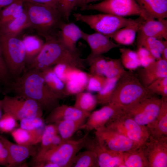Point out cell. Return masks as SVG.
Instances as JSON below:
<instances>
[{
    "label": "cell",
    "instance_id": "obj_1",
    "mask_svg": "<svg viewBox=\"0 0 167 167\" xmlns=\"http://www.w3.org/2000/svg\"><path fill=\"white\" fill-rule=\"evenodd\" d=\"M11 92L35 101L43 111L49 113L60 105L61 99L49 88L41 71L37 69H26L13 80L9 92Z\"/></svg>",
    "mask_w": 167,
    "mask_h": 167
},
{
    "label": "cell",
    "instance_id": "obj_2",
    "mask_svg": "<svg viewBox=\"0 0 167 167\" xmlns=\"http://www.w3.org/2000/svg\"><path fill=\"white\" fill-rule=\"evenodd\" d=\"M45 42L41 50L26 69L43 70L60 63L70 65L82 69L85 68L84 60L77 52L67 49L58 36L51 34L45 37Z\"/></svg>",
    "mask_w": 167,
    "mask_h": 167
},
{
    "label": "cell",
    "instance_id": "obj_3",
    "mask_svg": "<svg viewBox=\"0 0 167 167\" xmlns=\"http://www.w3.org/2000/svg\"><path fill=\"white\" fill-rule=\"evenodd\" d=\"M132 71H125L118 80L108 104L125 112L140 101L153 96Z\"/></svg>",
    "mask_w": 167,
    "mask_h": 167
},
{
    "label": "cell",
    "instance_id": "obj_4",
    "mask_svg": "<svg viewBox=\"0 0 167 167\" xmlns=\"http://www.w3.org/2000/svg\"><path fill=\"white\" fill-rule=\"evenodd\" d=\"M24 9L29 18L31 27L45 37L59 28L62 22L61 16L54 6L24 2Z\"/></svg>",
    "mask_w": 167,
    "mask_h": 167
},
{
    "label": "cell",
    "instance_id": "obj_5",
    "mask_svg": "<svg viewBox=\"0 0 167 167\" xmlns=\"http://www.w3.org/2000/svg\"><path fill=\"white\" fill-rule=\"evenodd\" d=\"M0 45L4 60L14 80L26 70L25 51L23 42L17 37L0 33Z\"/></svg>",
    "mask_w": 167,
    "mask_h": 167
},
{
    "label": "cell",
    "instance_id": "obj_6",
    "mask_svg": "<svg viewBox=\"0 0 167 167\" xmlns=\"http://www.w3.org/2000/svg\"><path fill=\"white\" fill-rule=\"evenodd\" d=\"M88 133L78 140L71 139L62 141L58 145L48 150L40 159L34 162V165L49 161L59 167H71L77 154L84 148L85 138Z\"/></svg>",
    "mask_w": 167,
    "mask_h": 167
},
{
    "label": "cell",
    "instance_id": "obj_7",
    "mask_svg": "<svg viewBox=\"0 0 167 167\" xmlns=\"http://www.w3.org/2000/svg\"><path fill=\"white\" fill-rule=\"evenodd\" d=\"M73 16L77 21L85 23L96 32L109 37L133 19L105 13L89 15L75 13Z\"/></svg>",
    "mask_w": 167,
    "mask_h": 167
},
{
    "label": "cell",
    "instance_id": "obj_8",
    "mask_svg": "<svg viewBox=\"0 0 167 167\" xmlns=\"http://www.w3.org/2000/svg\"><path fill=\"white\" fill-rule=\"evenodd\" d=\"M3 113L12 115L17 121L42 117L43 110L35 101L20 95H6L1 100Z\"/></svg>",
    "mask_w": 167,
    "mask_h": 167
},
{
    "label": "cell",
    "instance_id": "obj_9",
    "mask_svg": "<svg viewBox=\"0 0 167 167\" xmlns=\"http://www.w3.org/2000/svg\"><path fill=\"white\" fill-rule=\"evenodd\" d=\"M80 9L96 10L122 17L138 15L143 17L142 11L136 0H103L84 6Z\"/></svg>",
    "mask_w": 167,
    "mask_h": 167
},
{
    "label": "cell",
    "instance_id": "obj_10",
    "mask_svg": "<svg viewBox=\"0 0 167 167\" xmlns=\"http://www.w3.org/2000/svg\"><path fill=\"white\" fill-rule=\"evenodd\" d=\"M105 126L142 146L148 139L147 127L140 125L125 113L107 123Z\"/></svg>",
    "mask_w": 167,
    "mask_h": 167
},
{
    "label": "cell",
    "instance_id": "obj_11",
    "mask_svg": "<svg viewBox=\"0 0 167 167\" xmlns=\"http://www.w3.org/2000/svg\"><path fill=\"white\" fill-rule=\"evenodd\" d=\"M162 101L161 98L152 96L140 101L125 113L139 124L147 127L157 116Z\"/></svg>",
    "mask_w": 167,
    "mask_h": 167
},
{
    "label": "cell",
    "instance_id": "obj_12",
    "mask_svg": "<svg viewBox=\"0 0 167 167\" xmlns=\"http://www.w3.org/2000/svg\"><path fill=\"white\" fill-rule=\"evenodd\" d=\"M95 136L106 148L113 152L122 153L142 146L105 126L96 130Z\"/></svg>",
    "mask_w": 167,
    "mask_h": 167
},
{
    "label": "cell",
    "instance_id": "obj_13",
    "mask_svg": "<svg viewBox=\"0 0 167 167\" xmlns=\"http://www.w3.org/2000/svg\"><path fill=\"white\" fill-rule=\"evenodd\" d=\"M84 148L93 152L96 154L99 167H125L122 153L108 150L95 137L87 134Z\"/></svg>",
    "mask_w": 167,
    "mask_h": 167
},
{
    "label": "cell",
    "instance_id": "obj_14",
    "mask_svg": "<svg viewBox=\"0 0 167 167\" xmlns=\"http://www.w3.org/2000/svg\"><path fill=\"white\" fill-rule=\"evenodd\" d=\"M142 147L149 167H167V136H150Z\"/></svg>",
    "mask_w": 167,
    "mask_h": 167
},
{
    "label": "cell",
    "instance_id": "obj_15",
    "mask_svg": "<svg viewBox=\"0 0 167 167\" xmlns=\"http://www.w3.org/2000/svg\"><path fill=\"white\" fill-rule=\"evenodd\" d=\"M125 113L120 108L110 104L90 113L82 129L88 131H95L105 126Z\"/></svg>",
    "mask_w": 167,
    "mask_h": 167
},
{
    "label": "cell",
    "instance_id": "obj_16",
    "mask_svg": "<svg viewBox=\"0 0 167 167\" xmlns=\"http://www.w3.org/2000/svg\"><path fill=\"white\" fill-rule=\"evenodd\" d=\"M110 38L99 32L88 34L83 31L81 38L87 43L91 49V53L85 60L102 55L113 49L120 46V45L114 42Z\"/></svg>",
    "mask_w": 167,
    "mask_h": 167
},
{
    "label": "cell",
    "instance_id": "obj_17",
    "mask_svg": "<svg viewBox=\"0 0 167 167\" xmlns=\"http://www.w3.org/2000/svg\"><path fill=\"white\" fill-rule=\"evenodd\" d=\"M148 37L167 41V19H144L137 33V43Z\"/></svg>",
    "mask_w": 167,
    "mask_h": 167
},
{
    "label": "cell",
    "instance_id": "obj_18",
    "mask_svg": "<svg viewBox=\"0 0 167 167\" xmlns=\"http://www.w3.org/2000/svg\"><path fill=\"white\" fill-rule=\"evenodd\" d=\"M0 139L6 147L9 154L7 167L22 166L30 156H35L37 152L33 146H25L15 144L0 135Z\"/></svg>",
    "mask_w": 167,
    "mask_h": 167
},
{
    "label": "cell",
    "instance_id": "obj_19",
    "mask_svg": "<svg viewBox=\"0 0 167 167\" xmlns=\"http://www.w3.org/2000/svg\"><path fill=\"white\" fill-rule=\"evenodd\" d=\"M90 113L81 111L74 106L60 105L49 113L45 122L49 124L64 120H86Z\"/></svg>",
    "mask_w": 167,
    "mask_h": 167
},
{
    "label": "cell",
    "instance_id": "obj_20",
    "mask_svg": "<svg viewBox=\"0 0 167 167\" xmlns=\"http://www.w3.org/2000/svg\"><path fill=\"white\" fill-rule=\"evenodd\" d=\"M139 79L147 88L159 78L167 76V61L160 59L156 60L138 71Z\"/></svg>",
    "mask_w": 167,
    "mask_h": 167
},
{
    "label": "cell",
    "instance_id": "obj_21",
    "mask_svg": "<svg viewBox=\"0 0 167 167\" xmlns=\"http://www.w3.org/2000/svg\"><path fill=\"white\" fill-rule=\"evenodd\" d=\"M143 12L144 19H166L167 0H136Z\"/></svg>",
    "mask_w": 167,
    "mask_h": 167
},
{
    "label": "cell",
    "instance_id": "obj_22",
    "mask_svg": "<svg viewBox=\"0 0 167 167\" xmlns=\"http://www.w3.org/2000/svg\"><path fill=\"white\" fill-rule=\"evenodd\" d=\"M59 28L60 31L58 36L63 45L74 52H77L76 43L82 38L83 31L74 23L62 22Z\"/></svg>",
    "mask_w": 167,
    "mask_h": 167
},
{
    "label": "cell",
    "instance_id": "obj_23",
    "mask_svg": "<svg viewBox=\"0 0 167 167\" xmlns=\"http://www.w3.org/2000/svg\"><path fill=\"white\" fill-rule=\"evenodd\" d=\"M144 19L141 16L133 19L129 24L117 30L109 37L119 45H132L136 39L140 25Z\"/></svg>",
    "mask_w": 167,
    "mask_h": 167
},
{
    "label": "cell",
    "instance_id": "obj_24",
    "mask_svg": "<svg viewBox=\"0 0 167 167\" xmlns=\"http://www.w3.org/2000/svg\"><path fill=\"white\" fill-rule=\"evenodd\" d=\"M88 79V73L75 67L65 83L67 96L76 95L86 90Z\"/></svg>",
    "mask_w": 167,
    "mask_h": 167
},
{
    "label": "cell",
    "instance_id": "obj_25",
    "mask_svg": "<svg viewBox=\"0 0 167 167\" xmlns=\"http://www.w3.org/2000/svg\"><path fill=\"white\" fill-rule=\"evenodd\" d=\"M147 127L149 131L150 136L152 138H156L167 136V100L162 99L157 116Z\"/></svg>",
    "mask_w": 167,
    "mask_h": 167
},
{
    "label": "cell",
    "instance_id": "obj_26",
    "mask_svg": "<svg viewBox=\"0 0 167 167\" xmlns=\"http://www.w3.org/2000/svg\"><path fill=\"white\" fill-rule=\"evenodd\" d=\"M44 128L28 130L19 127L15 129L11 133L17 144L25 146H33L41 142Z\"/></svg>",
    "mask_w": 167,
    "mask_h": 167
},
{
    "label": "cell",
    "instance_id": "obj_27",
    "mask_svg": "<svg viewBox=\"0 0 167 167\" xmlns=\"http://www.w3.org/2000/svg\"><path fill=\"white\" fill-rule=\"evenodd\" d=\"M31 27V24L26 11L18 17L0 27V33L9 36L17 37L24 29Z\"/></svg>",
    "mask_w": 167,
    "mask_h": 167
},
{
    "label": "cell",
    "instance_id": "obj_28",
    "mask_svg": "<svg viewBox=\"0 0 167 167\" xmlns=\"http://www.w3.org/2000/svg\"><path fill=\"white\" fill-rule=\"evenodd\" d=\"M41 71L46 84L53 92L61 100L67 96L65 84L56 75L53 66L46 68Z\"/></svg>",
    "mask_w": 167,
    "mask_h": 167
},
{
    "label": "cell",
    "instance_id": "obj_29",
    "mask_svg": "<svg viewBox=\"0 0 167 167\" xmlns=\"http://www.w3.org/2000/svg\"><path fill=\"white\" fill-rule=\"evenodd\" d=\"M58 134L57 128L54 123L47 124L45 126L40 142V147L33 158L34 162L42 157L51 148L54 138Z\"/></svg>",
    "mask_w": 167,
    "mask_h": 167
},
{
    "label": "cell",
    "instance_id": "obj_30",
    "mask_svg": "<svg viewBox=\"0 0 167 167\" xmlns=\"http://www.w3.org/2000/svg\"><path fill=\"white\" fill-rule=\"evenodd\" d=\"M125 167H149L142 146L122 153Z\"/></svg>",
    "mask_w": 167,
    "mask_h": 167
},
{
    "label": "cell",
    "instance_id": "obj_31",
    "mask_svg": "<svg viewBox=\"0 0 167 167\" xmlns=\"http://www.w3.org/2000/svg\"><path fill=\"white\" fill-rule=\"evenodd\" d=\"M86 120L61 121L54 123L58 134L63 141L71 139L73 135L82 128Z\"/></svg>",
    "mask_w": 167,
    "mask_h": 167
},
{
    "label": "cell",
    "instance_id": "obj_32",
    "mask_svg": "<svg viewBox=\"0 0 167 167\" xmlns=\"http://www.w3.org/2000/svg\"><path fill=\"white\" fill-rule=\"evenodd\" d=\"M22 40L25 51L26 66L28 67L39 53L44 43L34 36H26Z\"/></svg>",
    "mask_w": 167,
    "mask_h": 167
},
{
    "label": "cell",
    "instance_id": "obj_33",
    "mask_svg": "<svg viewBox=\"0 0 167 167\" xmlns=\"http://www.w3.org/2000/svg\"><path fill=\"white\" fill-rule=\"evenodd\" d=\"M24 0H15L0 12V27L19 16L24 11Z\"/></svg>",
    "mask_w": 167,
    "mask_h": 167
},
{
    "label": "cell",
    "instance_id": "obj_34",
    "mask_svg": "<svg viewBox=\"0 0 167 167\" xmlns=\"http://www.w3.org/2000/svg\"><path fill=\"white\" fill-rule=\"evenodd\" d=\"M75 95L73 106L84 112L90 113L97 104L96 95L91 92L83 91Z\"/></svg>",
    "mask_w": 167,
    "mask_h": 167
},
{
    "label": "cell",
    "instance_id": "obj_35",
    "mask_svg": "<svg viewBox=\"0 0 167 167\" xmlns=\"http://www.w3.org/2000/svg\"><path fill=\"white\" fill-rule=\"evenodd\" d=\"M138 46H142L148 50L156 60L161 59V53L167 46V41L154 37L146 38L137 43Z\"/></svg>",
    "mask_w": 167,
    "mask_h": 167
},
{
    "label": "cell",
    "instance_id": "obj_36",
    "mask_svg": "<svg viewBox=\"0 0 167 167\" xmlns=\"http://www.w3.org/2000/svg\"><path fill=\"white\" fill-rule=\"evenodd\" d=\"M72 167H99L98 160L93 151L86 149L79 152L74 161Z\"/></svg>",
    "mask_w": 167,
    "mask_h": 167
},
{
    "label": "cell",
    "instance_id": "obj_37",
    "mask_svg": "<svg viewBox=\"0 0 167 167\" xmlns=\"http://www.w3.org/2000/svg\"><path fill=\"white\" fill-rule=\"evenodd\" d=\"M120 77L106 78L103 87L96 95L97 104L104 105L108 104L117 82Z\"/></svg>",
    "mask_w": 167,
    "mask_h": 167
},
{
    "label": "cell",
    "instance_id": "obj_38",
    "mask_svg": "<svg viewBox=\"0 0 167 167\" xmlns=\"http://www.w3.org/2000/svg\"><path fill=\"white\" fill-rule=\"evenodd\" d=\"M119 51L120 61L124 67L132 71L140 66L136 51L126 48H120Z\"/></svg>",
    "mask_w": 167,
    "mask_h": 167
},
{
    "label": "cell",
    "instance_id": "obj_39",
    "mask_svg": "<svg viewBox=\"0 0 167 167\" xmlns=\"http://www.w3.org/2000/svg\"><path fill=\"white\" fill-rule=\"evenodd\" d=\"M125 71L120 59H112L108 57L103 75L109 78L120 77Z\"/></svg>",
    "mask_w": 167,
    "mask_h": 167
},
{
    "label": "cell",
    "instance_id": "obj_40",
    "mask_svg": "<svg viewBox=\"0 0 167 167\" xmlns=\"http://www.w3.org/2000/svg\"><path fill=\"white\" fill-rule=\"evenodd\" d=\"M12 81L4 60L0 45V83L2 89L3 87L4 93L9 92Z\"/></svg>",
    "mask_w": 167,
    "mask_h": 167
},
{
    "label": "cell",
    "instance_id": "obj_41",
    "mask_svg": "<svg viewBox=\"0 0 167 167\" xmlns=\"http://www.w3.org/2000/svg\"><path fill=\"white\" fill-rule=\"evenodd\" d=\"M146 88L152 94L159 95L162 99L167 100V76L158 79Z\"/></svg>",
    "mask_w": 167,
    "mask_h": 167
},
{
    "label": "cell",
    "instance_id": "obj_42",
    "mask_svg": "<svg viewBox=\"0 0 167 167\" xmlns=\"http://www.w3.org/2000/svg\"><path fill=\"white\" fill-rule=\"evenodd\" d=\"M77 0H56V7L61 17L69 20L74 9L76 7Z\"/></svg>",
    "mask_w": 167,
    "mask_h": 167
},
{
    "label": "cell",
    "instance_id": "obj_43",
    "mask_svg": "<svg viewBox=\"0 0 167 167\" xmlns=\"http://www.w3.org/2000/svg\"><path fill=\"white\" fill-rule=\"evenodd\" d=\"M106 78L103 75L88 73L86 90L90 92H99L104 86Z\"/></svg>",
    "mask_w": 167,
    "mask_h": 167
},
{
    "label": "cell",
    "instance_id": "obj_44",
    "mask_svg": "<svg viewBox=\"0 0 167 167\" xmlns=\"http://www.w3.org/2000/svg\"><path fill=\"white\" fill-rule=\"evenodd\" d=\"M108 57L102 55L94 57L86 61L89 66V73L103 75L105 67Z\"/></svg>",
    "mask_w": 167,
    "mask_h": 167
},
{
    "label": "cell",
    "instance_id": "obj_45",
    "mask_svg": "<svg viewBox=\"0 0 167 167\" xmlns=\"http://www.w3.org/2000/svg\"><path fill=\"white\" fill-rule=\"evenodd\" d=\"M17 121L11 114L3 113L0 119V131L2 133H11L19 126Z\"/></svg>",
    "mask_w": 167,
    "mask_h": 167
},
{
    "label": "cell",
    "instance_id": "obj_46",
    "mask_svg": "<svg viewBox=\"0 0 167 167\" xmlns=\"http://www.w3.org/2000/svg\"><path fill=\"white\" fill-rule=\"evenodd\" d=\"M20 121V127L28 130L44 128L45 120L42 117H36L23 119Z\"/></svg>",
    "mask_w": 167,
    "mask_h": 167
},
{
    "label": "cell",
    "instance_id": "obj_47",
    "mask_svg": "<svg viewBox=\"0 0 167 167\" xmlns=\"http://www.w3.org/2000/svg\"><path fill=\"white\" fill-rule=\"evenodd\" d=\"M75 67H77L65 63L58 64L53 66V70L56 75L64 83Z\"/></svg>",
    "mask_w": 167,
    "mask_h": 167
},
{
    "label": "cell",
    "instance_id": "obj_48",
    "mask_svg": "<svg viewBox=\"0 0 167 167\" xmlns=\"http://www.w3.org/2000/svg\"><path fill=\"white\" fill-rule=\"evenodd\" d=\"M140 66L145 67L155 61L156 59L152 54L144 47L138 46L136 51Z\"/></svg>",
    "mask_w": 167,
    "mask_h": 167
},
{
    "label": "cell",
    "instance_id": "obj_49",
    "mask_svg": "<svg viewBox=\"0 0 167 167\" xmlns=\"http://www.w3.org/2000/svg\"><path fill=\"white\" fill-rule=\"evenodd\" d=\"M9 154L7 149L0 139V165L7 166Z\"/></svg>",
    "mask_w": 167,
    "mask_h": 167
},
{
    "label": "cell",
    "instance_id": "obj_50",
    "mask_svg": "<svg viewBox=\"0 0 167 167\" xmlns=\"http://www.w3.org/2000/svg\"><path fill=\"white\" fill-rule=\"evenodd\" d=\"M24 2L45 4L55 6L56 7V0H24Z\"/></svg>",
    "mask_w": 167,
    "mask_h": 167
},
{
    "label": "cell",
    "instance_id": "obj_51",
    "mask_svg": "<svg viewBox=\"0 0 167 167\" xmlns=\"http://www.w3.org/2000/svg\"><path fill=\"white\" fill-rule=\"evenodd\" d=\"M103 0H77L76 7H81L84 6L89 4L90 3L96 1Z\"/></svg>",
    "mask_w": 167,
    "mask_h": 167
},
{
    "label": "cell",
    "instance_id": "obj_52",
    "mask_svg": "<svg viewBox=\"0 0 167 167\" xmlns=\"http://www.w3.org/2000/svg\"><path fill=\"white\" fill-rule=\"evenodd\" d=\"M15 0H0V12L4 7L9 5Z\"/></svg>",
    "mask_w": 167,
    "mask_h": 167
},
{
    "label": "cell",
    "instance_id": "obj_53",
    "mask_svg": "<svg viewBox=\"0 0 167 167\" xmlns=\"http://www.w3.org/2000/svg\"><path fill=\"white\" fill-rule=\"evenodd\" d=\"M161 57L162 59L167 61V46L162 51Z\"/></svg>",
    "mask_w": 167,
    "mask_h": 167
},
{
    "label": "cell",
    "instance_id": "obj_54",
    "mask_svg": "<svg viewBox=\"0 0 167 167\" xmlns=\"http://www.w3.org/2000/svg\"><path fill=\"white\" fill-rule=\"evenodd\" d=\"M3 111L1 100H0V119L2 114V112Z\"/></svg>",
    "mask_w": 167,
    "mask_h": 167
},
{
    "label": "cell",
    "instance_id": "obj_55",
    "mask_svg": "<svg viewBox=\"0 0 167 167\" xmlns=\"http://www.w3.org/2000/svg\"><path fill=\"white\" fill-rule=\"evenodd\" d=\"M0 91L2 92V91H3V89H2V85L1 84V83H0Z\"/></svg>",
    "mask_w": 167,
    "mask_h": 167
}]
</instances>
